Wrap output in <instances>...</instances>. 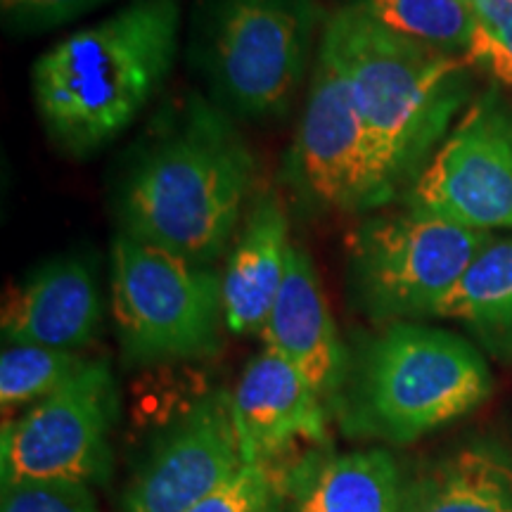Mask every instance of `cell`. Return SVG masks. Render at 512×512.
<instances>
[{
  "label": "cell",
  "instance_id": "ac0fdd59",
  "mask_svg": "<svg viewBox=\"0 0 512 512\" xmlns=\"http://www.w3.org/2000/svg\"><path fill=\"white\" fill-rule=\"evenodd\" d=\"M437 316L458 320L491 349L512 354V238L494 240L472 261Z\"/></svg>",
  "mask_w": 512,
  "mask_h": 512
},
{
  "label": "cell",
  "instance_id": "ba28073f",
  "mask_svg": "<svg viewBox=\"0 0 512 512\" xmlns=\"http://www.w3.org/2000/svg\"><path fill=\"white\" fill-rule=\"evenodd\" d=\"M117 384L107 361H86L72 380L19 418L3 422L0 479L102 484L112 472Z\"/></svg>",
  "mask_w": 512,
  "mask_h": 512
},
{
  "label": "cell",
  "instance_id": "2e32d148",
  "mask_svg": "<svg viewBox=\"0 0 512 512\" xmlns=\"http://www.w3.org/2000/svg\"><path fill=\"white\" fill-rule=\"evenodd\" d=\"M403 477L384 448L313 456L287 477V512H401Z\"/></svg>",
  "mask_w": 512,
  "mask_h": 512
},
{
  "label": "cell",
  "instance_id": "52a82bcc",
  "mask_svg": "<svg viewBox=\"0 0 512 512\" xmlns=\"http://www.w3.org/2000/svg\"><path fill=\"white\" fill-rule=\"evenodd\" d=\"M349 240L356 304L375 320H401L437 316L439 304L496 238L408 209L361 223Z\"/></svg>",
  "mask_w": 512,
  "mask_h": 512
},
{
  "label": "cell",
  "instance_id": "7402d4cb",
  "mask_svg": "<svg viewBox=\"0 0 512 512\" xmlns=\"http://www.w3.org/2000/svg\"><path fill=\"white\" fill-rule=\"evenodd\" d=\"M285 491L287 475L278 465H245L233 482L188 512H278Z\"/></svg>",
  "mask_w": 512,
  "mask_h": 512
},
{
  "label": "cell",
  "instance_id": "3957f363",
  "mask_svg": "<svg viewBox=\"0 0 512 512\" xmlns=\"http://www.w3.org/2000/svg\"><path fill=\"white\" fill-rule=\"evenodd\" d=\"M354 88L358 112L394 200L408 195L470 102V60L413 41L361 3L325 24Z\"/></svg>",
  "mask_w": 512,
  "mask_h": 512
},
{
  "label": "cell",
  "instance_id": "9a60e30c",
  "mask_svg": "<svg viewBox=\"0 0 512 512\" xmlns=\"http://www.w3.org/2000/svg\"><path fill=\"white\" fill-rule=\"evenodd\" d=\"M290 223L275 192L256 197L221 275L223 316L233 335L264 330L290 256Z\"/></svg>",
  "mask_w": 512,
  "mask_h": 512
},
{
  "label": "cell",
  "instance_id": "277c9868",
  "mask_svg": "<svg viewBox=\"0 0 512 512\" xmlns=\"http://www.w3.org/2000/svg\"><path fill=\"white\" fill-rule=\"evenodd\" d=\"M482 354L441 328L392 323L361 349L337 406L347 432L411 444L489 399Z\"/></svg>",
  "mask_w": 512,
  "mask_h": 512
},
{
  "label": "cell",
  "instance_id": "cb8c5ba5",
  "mask_svg": "<svg viewBox=\"0 0 512 512\" xmlns=\"http://www.w3.org/2000/svg\"><path fill=\"white\" fill-rule=\"evenodd\" d=\"M107 0H0L5 29L12 34H38L86 15Z\"/></svg>",
  "mask_w": 512,
  "mask_h": 512
},
{
  "label": "cell",
  "instance_id": "8fae6325",
  "mask_svg": "<svg viewBox=\"0 0 512 512\" xmlns=\"http://www.w3.org/2000/svg\"><path fill=\"white\" fill-rule=\"evenodd\" d=\"M245 467L230 394L209 392L169 422L126 494V512H188Z\"/></svg>",
  "mask_w": 512,
  "mask_h": 512
},
{
  "label": "cell",
  "instance_id": "603a6c76",
  "mask_svg": "<svg viewBox=\"0 0 512 512\" xmlns=\"http://www.w3.org/2000/svg\"><path fill=\"white\" fill-rule=\"evenodd\" d=\"M0 512H100V508L88 484L27 482L3 486Z\"/></svg>",
  "mask_w": 512,
  "mask_h": 512
},
{
  "label": "cell",
  "instance_id": "7c38bea8",
  "mask_svg": "<svg viewBox=\"0 0 512 512\" xmlns=\"http://www.w3.org/2000/svg\"><path fill=\"white\" fill-rule=\"evenodd\" d=\"M230 411L245 465H278L297 444H325V401L285 358L264 349L242 370Z\"/></svg>",
  "mask_w": 512,
  "mask_h": 512
},
{
  "label": "cell",
  "instance_id": "4fadbf2b",
  "mask_svg": "<svg viewBox=\"0 0 512 512\" xmlns=\"http://www.w3.org/2000/svg\"><path fill=\"white\" fill-rule=\"evenodd\" d=\"M264 349L285 358L325 403H337L349 375V354L332 318L311 256L290 249L278 299L261 330Z\"/></svg>",
  "mask_w": 512,
  "mask_h": 512
},
{
  "label": "cell",
  "instance_id": "7a4b0ae2",
  "mask_svg": "<svg viewBox=\"0 0 512 512\" xmlns=\"http://www.w3.org/2000/svg\"><path fill=\"white\" fill-rule=\"evenodd\" d=\"M178 29V0H131L55 43L31 69V95L48 136L76 157L112 143L169 76Z\"/></svg>",
  "mask_w": 512,
  "mask_h": 512
},
{
  "label": "cell",
  "instance_id": "9c48e42d",
  "mask_svg": "<svg viewBox=\"0 0 512 512\" xmlns=\"http://www.w3.org/2000/svg\"><path fill=\"white\" fill-rule=\"evenodd\" d=\"M292 178L304 200L320 209L363 214L394 200L358 112L347 67L328 29L320 38L294 140Z\"/></svg>",
  "mask_w": 512,
  "mask_h": 512
},
{
  "label": "cell",
  "instance_id": "5b68a950",
  "mask_svg": "<svg viewBox=\"0 0 512 512\" xmlns=\"http://www.w3.org/2000/svg\"><path fill=\"white\" fill-rule=\"evenodd\" d=\"M112 316L133 366L197 361L221 349L223 292L211 266L119 233L112 245Z\"/></svg>",
  "mask_w": 512,
  "mask_h": 512
},
{
  "label": "cell",
  "instance_id": "ffe728a7",
  "mask_svg": "<svg viewBox=\"0 0 512 512\" xmlns=\"http://www.w3.org/2000/svg\"><path fill=\"white\" fill-rule=\"evenodd\" d=\"M74 351L10 344L0 356V406L8 415L17 408L46 399L83 368Z\"/></svg>",
  "mask_w": 512,
  "mask_h": 512
},
{
  "label": "cell",
  "instance_id": "e0dca14e",
  "mask_svg": "<svg viewBox=\"0 0 512 512\" xmlns=\"http://www.w3.org/2000/svg\"><path fill=\"white\" fill-rule=\"evenodd\" d=\"M401 512H512V460L467 444L403 479Z\"/></svg>",
  "mask_w": 512,
  "mask_h": 512
},
{
  "label": "cell",
  "instance_id": "d6986e66",
  "mask_svg": "<svg viewBox=\"0 0 512 512\" xmlns=\"http://www.w3.org/2000/svg\"><path fill=\"white\" fill-rule=\"evenodd\" d=\"M377 22L448 55H467L475 34L470 0H361Z\"/></svg>",
  "mask_w": 512,
  "mask_h": 512
},
{
  "label": "cell",
  "instance_id": "30bf717a",
  "mask_svg": "<svg viewBox=\"0 0 512 512\" xmlns=\"http://www.w3.org/2000/svg\"><path fill=\"white\" fill-rule=\"evenodd\" d=\"M418 214L491 230L512 228V107L486 91L456 121L406 195Z\"/></svg>",
  "mask_w": 512,
  "mask_h": 512
},
{
  "label": "cell",
  "instance_id": "44dd1931",
  "mask_svg": "<svg viewBox=\"0 0 512 512\" xmlns=\"http://www.w3.org/2000/svg\"><path fill=\"white\" fill-rule=\"evenodd\" d=\"M475 10V34L467 60L512 86V0H470Z\"/></svg>",
  "mask_w": 512,
  "mask_h": 512
},
{
  "label": "cell",
  "instance_id": "5bb4252c",
  "mask_svg": "<svg viewBox=\"0 0 512 512\" xmlns=\"http://www.w3.org/2000/svg\"><path fill=\"white\" fill-rule=\"evenodd\" d=\"M100 320V285L91 261L60 256L12 287L0 325L10 344L76 351L93 342Z\"/></svg>",
  "mask_w": 512,
  "mask_h": 512
},
{
  "label": "cell",
  "instance_id": "8992f818",
  "mask_svg": "<svg viewBox=\"0 0 512 512\" xmlns=\"http://www.w3.org/2000/svg\"><path fill=\"white\" fill-rule=\"evenodd\" d=\"M316 0H204L202 64L223 110L280 117L311 60Z\"/></svg>",
  "mask_w": 512,
  "mask_h": 512
},
{
  "label": "cell",
  "instance_id": "6da1fadb",
  "mask_svg": "<svg viewBox=\"0 0 512 512\" xmlns=\"http://www.w3.org/2000/svg\"><path fill=\"white\" fill-rule=\"evenodd\" d=\"M143 145L117 188L121 233L209 266L226 252L252 195V150L226 110L204 98H190Z\"/></svg>",
  "mask_w": 512,
  "mask_h": 512
}]
</instances>
